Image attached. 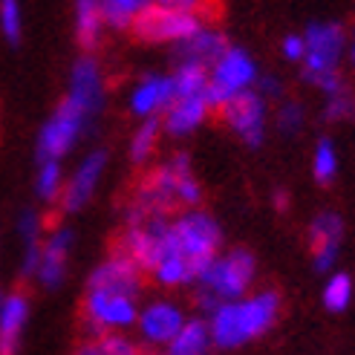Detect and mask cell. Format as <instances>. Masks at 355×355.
Returning <instances> with one entry per match:
<instances>
[{
	"mask_svg": "<svg viewBox=\"0 0 355 355\" xmlns=\"http://www.w3.org/2000/svg\"><path fill=\"white\" fill-rule=\"evenodd\" d=\"M220 228L202 211H188L159 240L150 257L148 275L162 286H180V283L197 280L200 272L220 252Z\"/></svg>",
	"mask_w": 355,
	"mask_h": 355,
	"instance_id": "cell-1",
	"label": "cell"
},
{
	"mask_svg": "<svg viewBox=\"0 0 355 355\" xmlns=\"http://www.w3.org/2000/svg\"><path fill=\"white\" fill-rule=\"evenodd\" d=\"M280 315V295L260 292L252 297L225 300L211 315V341L223 349H234L269 332Z\"/></svg>",
	"mask_w": 355,
	"mask_h": 355,
	"instance_id": "cell-2",
	"label": "cell"
},
{
	"mask_svg": "<svg viewBox=\"0 0 355 355\" xmlns=\"http://www.w3.org/2000/svg\"><path fill=\"white\" fill-rule=\"evenodd\" d=\"M200 182L193 180L188 156H173L171 162L159 165L139 182L133 193L130 211L141 214H171V211L191 208L200 202Z\"/></svg>",
	"mask_w": 355,
	"mask_h": 355,
	"instance_id": "cell-3",
	"label": "cell"
},
{
	"mask_svg": "<svg viewBox=\"0 0 355 355\" xmlns=\"http://www.w3.org/2000/svg\"><path fill=\"white\" fill-rule=\"evenodd\" d=\"M252 280H254V257L243 252V248H234V252H228L223 257H214L197 277L200 304L214 312L225 300L243 297L245 289L252 286Z\"/></svg>",
	"mask_w": 355,
	"mask_h": 355,
	"instance_id": "cell-4",
	"label": "cell"
},
{
	"mask_svg": "<svg viewBox=\"0 0 355 355\" xmlns=\"http://www.w3.org/2000/svg\"><path fill=\"white\" fill-rule=\"evenodd\" d=\"M200 26H202V17L197 9L162 6V3H153L150 0L130 21L128 29L133 32V38L145 41V44H171V41L191 38Z\"/></svg>",
	"mask_w": 355,
	"mask_h": 355,
	"instance_id": "cell-5",
	"label": "cell"
},
{
	"mask_svg": "<svg viewBox=\"0 0 355 355\" xmlns=\"http://www.w3.org/2000/svg\"><path fill=\"white\" fill-rule=\"evenodd\" d=\"M257 81V67L254 61L245 55L243 49L237 46H228L223 55L211 64V76H208V87H205V98H208V107L211 110H220L223 104L248 90Z\"/></svg>",
	"mask_w": 355,
	"mask_h": 355,
	"instance_id": "cell-6",
	"label": "cell"
},
{
	"mask_svg": "<svg viewBox=\"0 0 355 355\" xmlns=\"http://www.w3.org/2000/svg\"><path fill=\"white\" fill-rule=\"evenodd\" d=\"M87 119H90V113H87L78 101H73L67 96L58 104V110L52 113V119L44 124V130H41V139H38L41 162H46V159H58V156H64L69 148H73L78 133L84 130Z\"/></svg>",
	"mask_w": 355,
	"mask_h": 355,
	"instance_id": "cell-7",
	"label": "cell"
},
{
	"mask_svg": "<svg viewBox=\"0 0 355 355\" xmlns=\"http://www.w3.org/2000/svg\"><path fill=\"white\" fill-rule=\"evenodd\" d=\"M306 55H304V78L315 84L332 69H338L344 52V29L338 24H312L304 35Z\"/></svg>",
	"mask_w": 355,
	"mask_h": 355,
	"instance_id": "cell-8",
	"label": "cell"
},
{
	"mask_svg": "<svg viewBox=\"0 0 355 355\" xmlns=\"http://www.w3.org/2000/svg\"><path fill=\"white\" fill-rule=\"evenodd\" d=\"M223 121L232 128L248 148H257L266 133V101L260 93L243 90L228 98L220 107Z\"/></svg>",
	"mask_w": 355,
	"mask_h": 355,
	"instance_id": "cell-9",
	"label": "cell"
},
{
	"mask_svg": "<svg viewBox=\"0 0 355 355\" xmlns=\"http://www.w3.org/2000/svg\"><path fill=\"white\" fill-rule=\"evenodd\" d=\"M84 318L96 332L101 329H121L136 321V297L121 292L87 289L84 297Z\"/></svg>",
	"mask_w": 355,
	"mask_h": 355,
	"instance_id": "cell-10",
	"label": "cell"
},
{
	"mask_svg": "<svg viewBox=\"0 0 355 355\" xmlns=\"http://www.w3.org/2000/svg\"><path fill=\"white\" fill-rule=\"evenodd\" d=\"M141 277H145V269L139 263H133L124 254H110L98 269L93 272L87 289H104V292H121V295H139L141 289Z\"/></svg>",
	"mask_w": 355,
	"mask_h": 355,
	"instance_id": "cell-11",
	"label": "cell"
},
{
	"mask_svg": "<svg viewBox=\"0 0 355 355\" xmlns=\"http://www.w3.org/2000/svg\"><path fill=\"white\" fill-rule=\"evenodd\" d=\"M341 234H344L341 217L332 214V211H327V214L312 220V225H309V243H312V260H315L318 272L332 269L335 257H338Z\"/></svg>",
	"mask_w": 355,
	"mask_h": 355,
	"instance_id": "cell-12",
	"label": "cell"
},
{
	"mask_svg": "<svg viewBox=\"0 0 355 355\" xmlns=\"http://www.w3.org/2000/svg\"><path fill=\"white\" fill-rule=\"evenodd\" d=\"M101 96H104V81H101V69L93 58H84L76 64L73 76H69V98L78 101L87 113H98L101 107Z\"/></svg>",
	"mask_w": 355,
	"mask_h": 355,
	"instance_id": "cell-13",
	"label": "cell"
},
{
	"mask_svg": "<svg viewBox=\"0 0 355 355\" xmlns=\"http://www.w3.org/2000/svg\"><path fill=\"white\" fill-rule=\"evenodd\" d=\"M165 110H168L165 113V130L173 133V136H185L193 128H200L211 107H208L205 93H200V96H180V98H173Z\"/></svg>",
	"mask_w": 355,
	"mask_h": 355,
	"instance_id": "cell-14",
	"label": "cell"
},
{
	"mask_svg": "<svg viewBox=\"0 0 355 355\" xmlns=\"http://www.w3.org/2000/svg\"><path fill=\"white\" fill-rule=\"evenodd\" d=\"M182 324V312L173 304H153L139 318V329L150 344H171V338L180 332Z\"/></svg>",
	"mask_w": 355,
	"mask_h": 355,
	"instance_id": "cell-15",
	"label": "cell"
},
{
	"mask_svg": "<svg viewBox=\"0 0 355 355\" xmlns=\"http://www.w3.org/2000/svg\"><path fill=\"white\" fill-rule=\"evenodd\" d=\"M104 171V153H93L84 159V165L78 168V173L69 180V185L64 188V197H61V208L64 211H78L87 200H90V193L98 182V176Z\"/></svg>",
	"mask_w": 355,
	"mask_h": 355,
	"instance_id": "cell-16",
	"label": "cell"
},
{
	"mask_svg": "<svg viewBox=\"0 0 355 355\" xmlns=\"http://www.w3.org/2000/svg\"><path fill=\"white\" fill-rule=\"evenodd\" d=\"M173 101V78H159L150 76L141 81L133 96H130V110L136 116H153L159 110H165L168 104Z\"/></svg>",
	"mask_w": 355,
	"mask_h": 355,
	"instance_id": "cell-17",
	"label": "cell"
},
{
	"mask_svg": "<svg viewBox=\"0 0 355 355\" xmlns=\"http://www.w3.org/2000/svg\"><path fill=\"white\" fill-rule=\"evenodd\" d=\"M225 49H228L225 35L217 32V29H205V26H200L197 32L191 35V38L180 41L182 61H197V64H205V67L214 64Z\"/></svg>",
	"mask_w": 355,
	"mask_h": 355,
	"instance_id": "cell-18",
	"label": "cell"
},
{
	"mask_svg": "<svg viewBox=\"0 0 355 355\" xmlns=\"http://www.w3.org/2000/svg\"><path fill=\"white\" fill-rule=\"evenodd\" d=\"M69 252V232H55L49 234L46 243L41 245V257H38V272L44 286H58L64 277V263Z\"/></svg>",
	"mask_w": 355,
	"mask_h": 355,
	"instance_id": "cell-19",
	"label": "cell"
},
{
	"mask_svg": "<svg viewBox=\"0 0 355 355\" xmlns=\"http://www.w3.org/2000/svg\"><path fill=\"white\" fill-rule=\"evenodd\" d=\"M26 324V297L12 295L0 306V355H17V338Z\"/></svg>",
	"mask_w": 355,
	"mask_h": 355,
	"instance_id": "cell-20",
	"label": "cell"
},
{
	"mask_svg": "<svg viewBox=\"0 0 355 355\" xmlns=\"http://www.w3.org/2000/svg\"><path fill=\"white\" fill-rule=\"evenodd\" d=\"M101 26H104L101 0H76V38L84 49H93L98 44Z\"/></svg>",
	"mask_w": 355,
	"mask_h": 355,
	"instance_id": "cell-21",
	"label": "cell"
},
{
	"mask_svg": "<svg viewBox=\"0 0 355 355\" xmlns=\"http://www.w3.org/2000/svg\"><path fill=\"white\" fill-rule=\"evenodd\" d=\"M208 344H214L211 341V327L202 321H188L171 338L168 352L171 355H205Z\"/></svg>",
	"mask_w": 355,
	"mask_h": 355,
	"instance_id": "cell-22",
	"label": "cell"
},
{
	"mask_svg": "<svg viewBox=\"0 0 355 355\" xmlns=\"http://www.w3.org/2000/svg\"><path fill=\"white\" fill-rule=\"evenodd\" d=\"M208 87V67L197 61H182L173 73V98L180 96H200Z\"/></svg>",
	"mask_w": 355,
	"mask_h": 355,
	"instance_id": "cell-23",
	"label": "cell"
},
{
	"mask_svg": "<svg viewBox=\"0 0 355 355\" xmlns=\"http://www.w3.org/2000/svg\"><path fill=\"white\" fill-rule=\"evenodd\" d=\"M76 355H139V347L130 338H124V335L98 332L96 338L84 341Z\"/></svg>",
	"mask_w": 355,
	"mask_h": 355,
	"instance_id": "cell-24",
	"label": "cell"
},
{
	"mask_svg": "<svg viewBox=\"0 0 355 355\" xmlns=\"http://www.w3.org/2000/svg\"><path fill=\"white\" fill-rule=\"evenodd\" d=\"M150 0H101V15L104 24L116 29H128L133 17L145 9Z\"/></svg>",
	"mask_w": 355,
	"mask_h": 355,
	"instance_id": "cell-25",
	"label": "cell"
},
{
	"mask_svg": "<svg viewBox=\"0 0 355 355\" xmlns=\"http://www.w3.org/2000/svg\"><path fill=\"white\" fill-rule=\"evenodd\" d=\"M312 173H315L318 182H332L335 173H338V153H335L329 139L318 141L315 156H312Z\"/></svg>",
	"mask_w": 355,
	"mask_h": 355,
	"instance_id": "cell-26",
	"label": "cell"
},
{
	"mask_svg": "<svg viewBox=\"0 0 355 355\" xmlns=\"http://www.w3.org/2000/svg\"><path fill=\"white\" fill-rule=\"evenodd\" d=\"M159 130H162V121H156V119H148L136 130V136L130 141V159L133 162H145V159L153 153L156 141H159Z\"/></svg>",
	"mask_w": 355,
	"mask_h": 355,
	"instance_id": "cell-27",
	"label": "cell"
},
{
	"mask_svg": "<svg viewBox=\"0 0 355 355\" xmlns=\"http://www.w3.org/2000/svg\"><path fill=\"white\" fill-rule=\"evenodd\" d=\"M324 116H327V121H349L355 116V96H352V90L347 84L338 87V90L327 93Z\"/></svg>",
	"mask_w": 355,
	"mask_h": 355,
	"instance_id": "cell-28",
	"label": "cell"
},
{
	"mask_svg": "<svg viewBox=\"0 0 355 355\" xmlns=\"http://www.w3.org/2000/svg\"><path fill=\"white\" fill-rule=\"evenodd\" d=\"M352 300V280L347 275H332L324 286V306L332 312H344Z\"/></svg>",
	"mask_w": 355,
	"mask_h": 355,
	"instance_id": "cell-29",
	"label": "cell"
},
{
	"mask_svg": "<svg viewBox=\"0 0 355 355\" xmlns=\"http://www.w3.org/2000/svg\"><path fill=\"white\" fill-rule=\"evenodd\" d=\"M0 32L9 44L21 41V6L17 0H0Z\"/></svg>",
	"mask_w": 355,
	"mask_h": 355,
	"instance_id": "cell-30",
	"label": "cell"
},
{
	"mask_svg": "<svg viewBox=\"0 0 355 355\" xmlns=\"http://www.w3.org/2000/svg\"><path fill=\"white\" fill-rule=\"evenodd\" d=\"M58 185H61L58 159H46L44 168H41V176H38V193L49 200V197H55V193H58Z\"/></svg>",
	"mask_w": 355,
	"mask_h": 355,
	"instance_id": "cell-31",
	"label": "cell"
},
{
	"mask_svg": "<svg viewBox=\"0 0 355 355\" xmlns=\"http://www.w3.org/2000/svg\"><path fill=\"white\" fill-rule=\"evenodd\" d=\"M277 124H280V130L283 133H297L300 130V124H304V107L295 101H286L283 107L277 110Z\"/></svg>",
	"mask_w": 355,
	"mask_h": 355,
	"instance_id": "cell-32",
	"label": "cell"
},
{
	"mask_svg": "<svg viewBox=\"0 0 355 355\" xmlns=\"http://www.w3.org/2000/svg\"><path fill=\"white\" fill-rule=\"evenodd\" d=\"M283 55H286L289 61H304L306 41L300 38V35H286V38H283Z\"/></svg>",
	"mask_w": 355,
	"mask_h": 355,
	"instance_id": "cell-33",
	"label": "cell"
},
{
	"mask_svg": "<svg viewBox=\"0 0 355 355\" xmlns=\"http://www.w3.org/2000/svg\"><path fill=\"white\" fill-rule=\"evenodd\" d=\"M153 3H162V6H180V9H197L200 0H153Z\"/></svg>",
	"mask_w": 355,
	"mask_h": 355,
	"instance_id": "cell-34",
	"label": "cell"
},
{
	"mask_svg": "<svg viewBox=\"0 0 355 355\" xmlns=\"http://www.w3.org/2000/svg\"><path fill=\"white\" fill-rule=\"evenodd\" d=\"M263 93H269V96H277L280 93V84L275 78H263Z\"/></svg>",
	"mask_w": 355,
	"mask_h": 355,
	"instance_id": "cell-35",
	"label": "cell"
},
{
	"mask_svg": "<svg viewBox=\"0 0 355 355\" xmlns=\"http://www.w3.org/2000/svg\"><path fill=\"white\" fill-rule=\"evenodd\" d=\"M349 58H352V64H355V35H352V44H349Z\"/></svg>",
	"mask_w": 355,
	"mask_h": 355,
	"instance_id": "cell-36",
	"label": "cell"
},
{
	"mask_svg": "<svg viewBox=\"0 0 355 355\" xmlns=\"http://www.w3.org/2000/svg\"><path fill=\"white\" fill-rule=\"evenodd\" d=\"M168 355H171V352H168Z\"/></svg>",
	"mask_w": 355,
	"mask_h": 355,
	"instance_id": "cell-37",
	"label": "cell"
}]
</instances>
